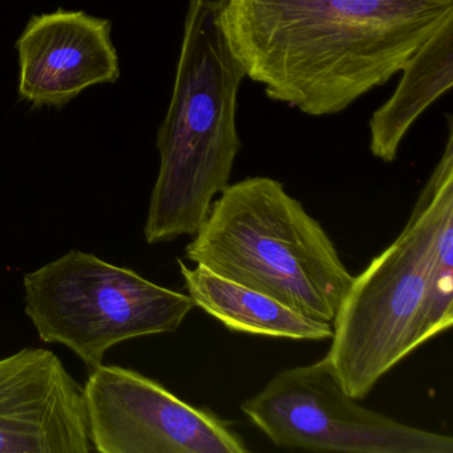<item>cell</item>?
I'll use <instances>...</instances> for the list:
<instances>
[{
    "instance_id": "6da1fadb",
    "label": "cell",
    "mask_w": 453,
    "mask_h": 453,
    "mask_svg": "<svg viewBox=\"0 0 453 453\" xmlns=\"http://www.w3.org/2000/svg\"><path fill=\"white\" fill-rule=\"evenodd\" d=\"M246 78L310 116L335 115L400 73L453 0H219Z\"/></svg>"
},
{
    "instance_id": "7a4b0ae2",
    "label": "cell",
    "mask_w": 453,
    "mask_h": 453,
    "mask_svg": "<svg viewBox=\"0 0 453 453\" xmlns=\"http://www.w3.org/2000/svg\"><path fill=\"white\" fill-rule=\"evenodd\" d=\"M444 152L403 232L354 277L327 357L342 388L365 399L379 380L453 325V119Z\"/></svg>"
},
{
    "instance_id": "3957f363",
    "label": "cell",
    "mask_w": 453,
    "mask_h": 453,
    "mask_svg": "<svg viewBox=\"0 0 453 453\" xmlns=\"http://www.w3.org/2000/svg\"><path fill=\"white\" fill-rule=\"evenodd\" d=\"M245 78L222 30L219 0H189L171 104L157 134L160 169L144 225L150 245L193 237L230 184Z\"/></svg>"
},
{
    "instance_id": "277c9868",
    "label": "cell",
    "mask_w": 453,
    "mask_h": 453,
    "mask_svg": "<svg viewBox=\"0 0 453 453\" xmlns=\"http://www.w3.org/2000/svg\"><path fill=\"white\" fill-rule=\"evenodd\" d=\"M185 257L331 325L354 280L322 225L270 177L227 185Z\"/></svg>"
},
{
    "instance_id": "5b68a950",
    "label": "cell",
    "mask_w": 453,
    "mask_h": 453,
    "mask_svg": "<svg viewBox=\"0 0 453 453\" xmlns=\"http://www.w3.org/2000/svg\"><path fill=\"white\" fill-rule=\"evenodd\" d=\"M23 288L39 339L67 347L89 371L123 342L174 333L195 309L188 294L81 250L27 273Z\"/></svg>"
},
{
    "instance_id": "8992f818",
    "label": "cell",
    "mask_w": 453,
    "mask_h": 453,
    "mask_svg": "<svg viewBox=\"0 0 453 453\" xmlns=\"http://www.w3.org/2000/svg\"><path fill=\"white\" fill-rule=\"evenodd\" d=\"M241 410L278 447L317 452L453 453L447 434L415 428L359 404L327 357L278 372Z\"/></svg>"
},
{
    "instance_id": "52a82bcc",
    "label": "cell",
    "mask_w": 453,
    "mask_h": 453,
    "mask_svg": "<svg viewBox=\"0 0 453 453\" xmlns=\"http://www.w3.org/2000/svg\"><path fill=\"white\" fill-rule=\"evenodd\" d=\"M92 448L100 453H246L229 421L188 404L153 379L115 365L83 387Z\"/></svg>"
},
{
    "instance_id": "ba28073f",
    "label": "cell",
    "mask_w": 453,
    "mask_h": 453,
    "mask_svg": "<svg viewBox=\"0 0 453 453\" xmlns=\"http://www.w3.org/2000/svg\"><path fill=\"white\" fill-rule=\"evenodd\" d=\"M83 386L47 349L0 359V453H89Z\"/></svg>"
},
{
    "instance_id": "9c48e42d",
    "label": "cell",
    "mask_w": 453,
    "mask_h": 453,
    "mask_svg": "<svg viewBox=\"0 0 453 453\" xmlns=\"http://www.w3.org/2000/svg\"><path fill=\"white\" fill-rule=\"evenodd\" d=\"M112 23L58 10L31 18L17 43L19 96L35 107H63L81 91L120 78Z\"/></svg>"
},
{
    "instance_id": "30bf717a",
    "label": "cell",
    "mask_w": 453,
    "mask_h": 453,
    "mask_svg": "<svg viewBox=\"0 0 453 453\" xmlns=\"http://www.w3.org/2000/svg\"><path fill=\"white\" fill-rule=\"evenodd\" d=\"M177 262L195 307L229 330L291 341H326L333 336L331 323L306 317L283 302L203 265L189 267L181 259Z\"/></svg>"
},
{
    "instance_id": "8fae6325",
    "label": "cell",
    "mask_w": 453,
    "mask_h": 453,
    "mask_svg": "<svg viewBox=\"0 0 453 453\" xmlns=\"http://www.w3.org/2000/svg\"><path fill=\"white\" fill-rule=\"evenodd\" d=\"M394 95L370 120L371 153L394 163L411 127L453 84V12L411 55Z\"/></svg>"
}]
</instances>
